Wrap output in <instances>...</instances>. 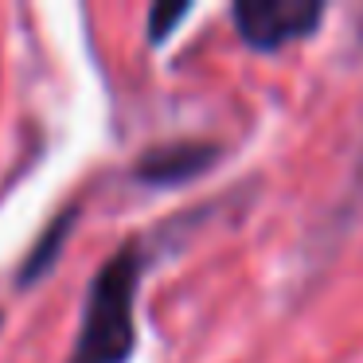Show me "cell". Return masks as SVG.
Masks as SVG:
<instances>
[{"instance_id":"obj_1","label":"cell","mask_w":363,"mask_h":363,"mask_svg":"<svg viewBox=\"0 0 363 363\" xmlns=\"http://www.w3.org/2000/svg\"><path fill=\"white\" fill-rule=\"evenodd\" d=\"M145 274L141 242H125L94 274L82 305V324L74 336V352L67 363H125L137 344V289Z\"/></svg>"},{"instance_id":"obj_2","label":"cell","mask_w":363,"mask_h":363,"mask_svg":"<svg viewBox=\"0 0 363 363\" xmlns=\"http://www.w3.org/2000/svg\"><path fill=\"white\" fill-rule=\"evenodd\" d=\"M235 28L250 48L277 51L289 40H301L316 28L324 9L316 0H242L235 4Z\"/></svg>"},{"instance_id":"obj_3","label":"cell","mask_w":363,"mask_h":363,"mask_svg":"<svg viewBox=\"0 0 363 363\" xmlns=\"http://www.w3.org/2000/svg\"><path fill=\"white\" fill-rule=\"evenodd\" d=\"M211 160H215V145H199V141L160 145V149H149L141 157L137 180H145V184H180V180L199 176Z\"/></svg>"},{"instance_id":"obj_4","label":"cell","mask_w":363,"mask_h":363,"mask_svg":"<svg viewBox=\"0 0 363 363\" xmlns=\"http://www.w3.org/2000/svg\"><path fill=\"white\" fill-rule=\"evenodd\" d=\"M71 227H74V211H63V215H55V223H51V227L40 235V242L32 246V254H28V262L20 266V285H32L35 277H43L51 266H55L59 250H63V238L71 235Z\"/></svg>"},{"instance_id":"obj_5","label":"cell","mask_w":363,"mask_h":363,"mask_svg":"<svg viewBox=\"0 0 363 363\" xmlns=\"http://www.w3.org/2000/svg\"><path fill=\"white\" fill-rule=\"evenodd\" d=\"M188 16V4H160V9H152V16H149V35H152V43H160L168 32H172V24L176 20H184Z\"/></svg>"},{"instance_id":"obj_6","label":"cell","mask_w":363,"mask_h":363,"mask_svg":"<svg viewBox=\"0 0 363 363\" xmlns=\"http://www.w3.org/2000/svg\"><path fill=\"white\" fill-rule=\"evenodd\" d=\"M0 328H4V313H0Z\"/></svg>"}]
</instances>
